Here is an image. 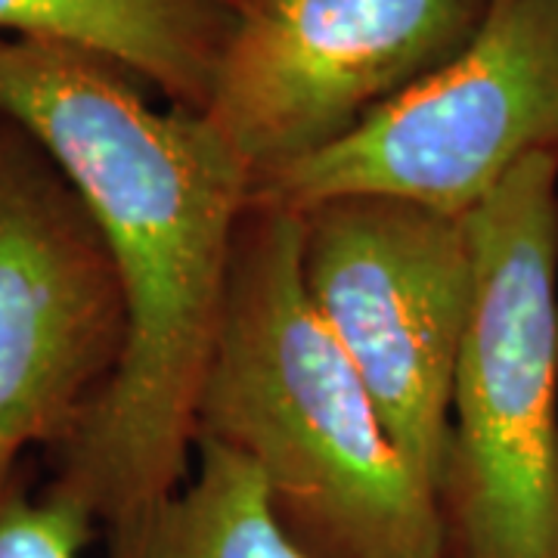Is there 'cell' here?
<instances>
[{
  "mask_svg": "<svg viewBox=\"0 0 558 558\" xmlns=\"http://www.w3.org/2000/svg\"><path fill=\"white\" fill-rule=\"evenodd\" d=\"M255 465L307 558H444L438 494L403 459L301 279V218L248 205L196 407ZM196 450V447H193Z\"/></svg>",
  "mask_w": 558,
  "mask_h": 558,
  "instance_id": "obj_2",
  "label": "cell"
},
{
  "mask_svg": "<svg viewBox=\"0 0 558 558\" xmlns=\"http://www.w3.org/2000/svg\"><path fill=\"white\" fill-rule=\"evenodd\" d=\"M465 227L444 558H558V156L524 161Z\"/></svg>",
  "mask_w": 558,
  "mask_h": 558,
  "instance_id": "obj_3",
  "label": "cell"
},
{
  "mask_svg": "<svg viewBox=\"0 0 558 558\" xmlns=\"http://www.w3.org/2000/svg\"><path fill=\"white\" fill-rule=\"evenodd\" d=\"M230 25L233 0H0V35L94 50L186 112L208 106Z\"/></svg>",
  "mask_w": 558,
  "mask_h": 558,
  "instance_id": "obj_8",
  "label": "cell"
},
{
  "mask_svg": "<svg viewBox=\"0 0 558 558\" xmlns=\"http://www.w3.org/2000/svg\"><path fill=\"white\" fill-rule=\"evenodd\" d=\"M494 0H233L199 116L252 183L329 149L438 72Z\"/></svg>",
  "mask_w": 558,
  "mask_h": 558,
  "instance_id": "obj_6",
  "label": "cell"
},
{
  "mask_svg": "<svg viewBox=\"0 0 558 558\" xmlns=\"http://www.w3.org/2000/svg\"><path fill=\"white\" fill-rule=\"evenodd\" d=\"M299 218L307 295L357 366L403 459L440 494L472 299L465 218L388 196L326 199Z\"/></svg>",
  "mask_w": 558,
  "mask_h": 558,
  "instance_id": "obj_5",
  "label": "cell"
},
{
  "mask_svg": "<svg viewBox=\"0 0 558 558\" xmlns=\"http://www.w3.org/2000/svg\"><path fill=\"white\" fill-rule=\"evenodd\" d=\"M100 558H307L286 534L252 462L199 440L171 497L106 524Z\"/></svg>",
  "mask_w": 558,
  "mask_h": 558,
  "instance_id": "obj_9",
  "label": "cell"
},
{
  "mask_svg": "<svg viewBox=\"0 0 558 558\" xmlns=\"http://www.w3.org/2000/svg\"><path fill=\"white\" fill-rule=\"evenodd\" d=\"M97 534V519L50 484L35 487L28 465L0 487V558H81Z\"/></svg>",
  "mask_w": 558,
  "mask_h": 558,
  "instance_id": "obj_10",
  "label": "cell"
},
{
  "mask_svg": "<svg viewBox=\"0 0 558 558\" xmlns=\"http://www.w3.org/2000/svg\"><path fill=\"white\" fill-rule=\"evenodd\" d=\"M0 116L75 186L124 295L116 379L47 453V484L102 531L190 478L252 174L199 112L156 106L124 65L62 40L0 35Z\"/></svg>",
  "mask_w": 558,
  "mask_h": 558,
  "instance_id": "obj_1",
  "label": "cell"
},
{
  "mask_svg": "<svg viewBox=\"0 0 558 558\" xmlns=\"http://www.w3.org/2000/svg\"><path fill=\"white\" fill-rule=\"evenodd\" d=\"M534 156H558V0H494L462 53L329 149L255 180L252 202L301 215L388 196L469 218Z\"/></svg>",
  "mask_w": 558,
  "mask_h": 558,
  "instance_id": "obj_4",
  "label": "cell"
},
{
  "mask_svg": "<svg viewBox=\"0 0 558 558\" xmlns=\"http://www.w3.org/2000/svg\"><path fill=\"white\" fill-rule=\"evenodd\" d=\"M128 341L100 227L47 149L0 116V487L57 450L116 379Z\"/></svg>",
  "mask_w": 558,
  "mask_h": 558,
  "instance_id": "obj_7",
  "label": "cell"
}]
</instances>
